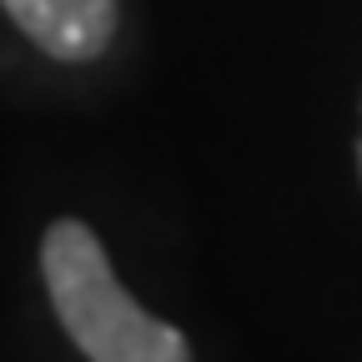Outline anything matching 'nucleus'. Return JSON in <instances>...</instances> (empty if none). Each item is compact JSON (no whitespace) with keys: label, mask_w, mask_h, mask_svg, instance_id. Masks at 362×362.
Here are the masks:
<instances>
[{"label":"nucleus","mask_w":362,"mask_h":362,"mask_svg":"<svg viewBox=\"0 0 362 362\" xmlns=\"http://www.w3.org/2000/svg\"><path fill=\"white\" fill-rule=\"evenodd\" d=\"M357 171H362V141H357Z\"/></svg>","instance_id":"nucleus-3"},{"label":"nucleus","mask_w":362,"mask_h":362,"mask_svg":"<svg viewBox=\"0 0 362 362\" xmlns=\"http://www.w3.org/2000/svg\"><path fill=\"white\" fill-rule=\"evenodd\" d=\"M0 11L61 66L96 61L121 25V0H0Z\"/></svg>","instance_id":"nucleus-2"},{"label":"nucleus","mask_w":362,"mask_h":362,"mask_svg":"<svg viewBox=\"0 0 362 362\" xmlns=\"http://www.w3.org/2000/svg\"><path fill=\"white\" fill-rule=\"evenodd\" d=\"M40 277L66 337L90 362H192L187 337L151 317L116 282L101 237L81 216H61L45 226Z\"/></svg>","instance_id":"nucleus-1"}]
</instances>
